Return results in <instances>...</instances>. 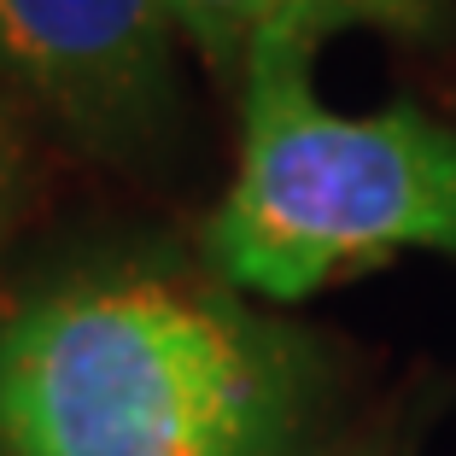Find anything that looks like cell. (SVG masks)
<instances>
[{"label": "cell", "instance_id": "5", "mask_svg": "<svg viewBox=\"0 0 456 456\" xmlns=\"http://www.w3.org/2000/svg\"><path fill=\"white\" fill-rule=\"evenodd\" d=\"M24 200H29V147H24V129H18L12 106L0 100V246L12 240Z\"/></svg>", "mask_w": 456, "mask_h": 456}, {"label": "cell", "instance_id": "2", "mask_svg": "<svg viewBox=\"0 0 456 456\" xmlns=\"http://www.w3.org/2000/svg\"><path fill=\"white\" fill-rule=\"evenodd\" d=\"M310 41H264L240 70V159L211 216V269L234 293L310 298L403 252L456 257V123L392 100L334 111Z\"/></svg>", "mask_w": 456, "mask_h": 456}, {"label": "cell", "instance_id": "3", "mask_svg": "<svg viewBox=\"0 0 456 456\" xmlns=\"http://www.w3.org/2000/svg\"><path fill=\"white\" fill-rule=\"evenodd\" d=\"M175 36L170 0H0V77L77 141L134 152L170 111Z\"/></svg>", "mask_w": 456, "mask_h": 456}, {"label": "cell", "instance_id": "1", "mask_svg": "<svg viewBox=\"0 0 456 456\" xmlns=\"http://www.w3.org/2000/svg\"><path fill=\"white\" fill-rule=\"evenodd\" d=\"M316 351L223 275L77 269L0 310V456H293Z\"/></svg>", "mask_w": 456, "mask_h": 456}, {"label": "cell", "instance_id": "4", "mask_svg": "<svg viewBox=\"0 0 456 456\" xmlns=\"http://www.w3.org/2000/svg\"><path fill=\"white\" fill-rule=\"evenodd\" d=\"M170 18L216 77L240 82L264 41L322 47L346 29H387L403 41H433L444 29V0H170Z\"/></svg>", "mask_w": 456, "mask_h": 456}]
</instances>
